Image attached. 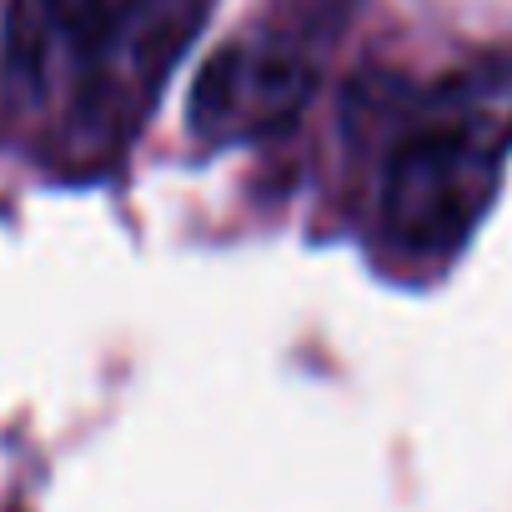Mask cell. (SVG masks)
<instances>
[{
  "label": "cell",
  "instance_id": "7a4b0ae2",
  "mask_svg": "<svg viewBox=\"0 0 512 512\" xmlns=\"http://www.w3.org/2000/svg\"><path fill=\"white\" fill-rule=\"evenodd\" d=\"M196 26H201V0H121L101 71L81 111L61 131L56 156L76 171L121 156Z\"/></svg>",
  "mask_w": 512,
  "mask_h": 512
},
{
  "label": "cell",
  "instance_id": "3957f363",
  "mask_svg": "<svg viewBox=\"0 0 512 512\" xmlns=\"http://www.w3.org/2000/svg\"><path fill=\"white\" fill-rule=\"evenodd\" d=\"M121 0H11L6 76L21 106L51 121V141L76 116Z\"/></svg>",
  "mask_w": 512,
  "mask_h": 512
},
{
  "label": "cell",
  "instance_id": "277c9868",
  "mask_svg": "<svg viewBox=\"0 0 512 512\" xmlns=\"http://www.w3.org/2000/svg\"><path fill=\"white\" fill-rule=\"evenodd\" d=\"M312 91V66L277 36H246L221 46L191 91V131L211 146L256 141L287 126Z\"/></svg>",
  "mask_w": 512,
  "mask_h": 512
},
{
  "label": "cell",
  "instance_id": "6da1fadb",
  "mask_svg": "<svg viewBox=\"0 0 512 512\" xmlns=\"http://www.w3.org/2000/svg\"><path fill=\"white\" fill-rule=\"evenodd\" d=\"M502 181V156L417 116L382 166V236L407 256H452L487 216Z\"/></svg>",
  "mask_w": 512,
  "mask_h": 512
},
{
  "label": "cell",
  "instance_id": "5b68a950",
  "mask_svg": "<svg viewBox=\"0 0 512 512\" xmlns=\"http://www.w3.org/2000/svg\"><path fill=\"white\" fill-rule=\"evenodd\" d=\"M422 116L507 156L512 151V56H492V61H477L447 76L427 96Z\"/></svg>",
  "mask_w": 512,
  "mask_h": 512
}]
</instances>
